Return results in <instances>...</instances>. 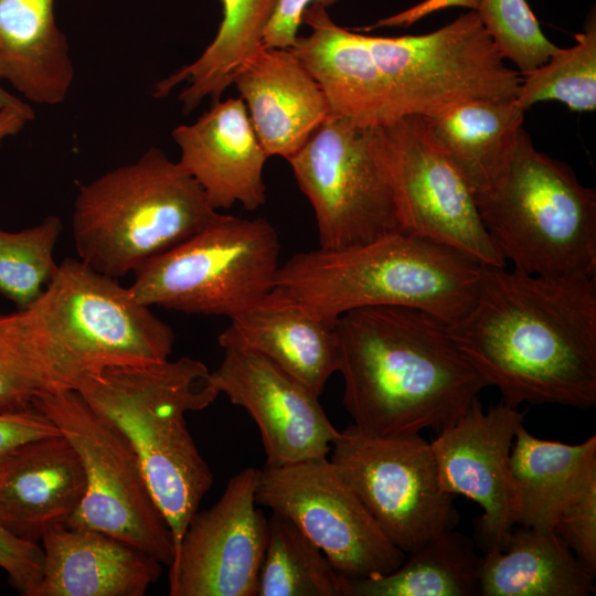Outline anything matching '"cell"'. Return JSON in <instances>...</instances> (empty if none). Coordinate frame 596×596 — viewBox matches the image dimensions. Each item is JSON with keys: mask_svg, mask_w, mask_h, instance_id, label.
Masks as SVG:
<instances>
[{"mask_svg": "<svg viewBox=\"0 0 596 596\" xmlns=\"http://www.w3.org/2000/svg\"><path fill=\"white\" fill-rule=\"evenodd\" d=\"M256 596H351L349 577L290 520L273 512Z\"/></svg>", "mask_w": 596, "mask_h": 596, "instance_id": "cell-29", "label": "cell"}, {"mask_svg": "<svg viewBox=\"0 0 596 596\" xmlns=\"http://www.w3.org/2000/svg\"><path fill=\"white\" fill-rule=\"evenodd\" d=\"M21 102H22L21 99L10 94L9 92H7L0 86V109L6 108L8 106L17 105Z\"/></svg>", "mask_w": 596, "mask_h": 596, "instance_id": "cell-40", "label": "cell"}, {"mask_svg": "<svg viewBox=\"0 0 596 596\" xmlns=\"http://www.w3.org/2000/svg\"><path fill=\"white\" fill-rule=\"evenodd\" d=\"M33 117L32 108L24 102L0 109V145L17 135Z\"/></svg>", "mask_w": 596, "mask_h": 596, "instance_id": "cell-39", "label": "cell"}, {"mask_svg": "<svg viewBox=\"0 0 596 596\" xmlns=\"http://www.w3.org/2000/svg\"><path fill=\"white\" fill-rule=\"evenodd\" d=\"M480 562L472 540L448 530L407 552L390 574L349 578L351 596H476Z\"/></svg>", "mask_w": 596, "mask_h": 596, "instance_id": "cell-28", "label": "cell"}, {"mask_svg": "<svg viewBox=\"0 0 596 596\" xmlns=\"http://www.w3.org/2000/svg\"><path fill=\"white\" fill-rule=\"evenodd\" d=\"M524 413L502 403L486 412L479 398L429 441L438 482L451 496L480 505L476 540L483 554L504 547L514 523L511 511L510 455Z\"/></svg>", "mask_w": 596, "mask_h": 596, "instance_id": "cell-16", "label": "cell"}, {"mask_svg": "<svg viewBox=\"0 0 596 596\" xmlns=\"http://www.w3.org/2000/svg\"><path fill=\"white\" fill-rule=\"evenodd\" d=\"M62 228L54 215L18 232L0 228V294L18 310L32 305L56 273L54 249Z\"/></svg>", "mask_w": 596, "mask_h": 596, "instance_id": "cell-31", "label": "cell"}, {"mask_svg": "<svg viewBox=\"0 0 596 596\" xmlns=\"http://www.w3.org/2000/svg\"><path fill=\"white\" fill-rule=\"evenodd\" d=\"M449 7H464L476 11L478 0H424L423 2L396 14L379 20L363 30L370 31L382 26H409L419 19Z\"/></svg>", "mask_w": 596, "mask_h": 596, "instance_id": "cell-38", "label": "cell"}, {"mask_svg": "<svg viewBox=\"0 0 596 596\" xmlns=\"http://www.w3.org/2000/svg\"><path fill=\"white\" fill-rule=\"evenodd\" d=\"M510 479L514 525L553 530L562 511L596 480V435L570 445L534 437L521 425Z\"/></svg>", "mask_w": 596, "mask_h": 596, "instance_id": "cell-23", "label": "cell"}, {"mask_svg": "<svg viewBox=\"0 0 596 596\" xmlns=\"http://www.w3.org/2000/svg\"><path fill=\"white\" fill-rule=\"evenodd\" d=\"M339 0H278L263 39L264 47L290 49L302 23V15L310 4L326 9Z\"/></svg>", "mask_w": 596, "mask_h": 596, "instance_id": "cell-37", "label": "cell"}, {"mask_svg": "<svg viewBox=\"0 0 596 596\" xmlns=\"http://www.w3.org/2000/svg\"><path fill=\"white\" fill-rule=\"evenodd\" d=\"M223 17L213 41L191 64L155 85L156 97L167 96L182 82L183 113L207 97L219 100L244 63L263 47V39L278 0H220Z\"/></svg>", "mask_w": 596, "mask_h": 596, "instance_id": "cell-27", "label": "cell"}, {"mask_svg": "<svg viewBox=\"0 0 596 596\" xmlns=\"http://www.w3.org/2000/svg\"><path fill=\"white\" fill-rule=\"evenodd\" d=\"M446 327L505 405H596L595 277L481 266L472 305Z\"/></svg>", "mask_w": 596, "mask_h": 596, "instance_id": "cell-2", "label": "cell"}, {"mask_svg": "<svg viewBox=\"0 0 596 596\" xmlns=\"http://www.w3.org/2000/svg\"><path fill=\"white\" fill-rule=\"evenodd\" d=\"M40 386L21 355L0 315V413L34 408Z\"/></svg>", "mask_w": 596, "mask_h": 596, "instance_id": "cell-34", "label": "cell"}, {"mask_svg": "<svg viewBox=\"0 0 596 596\" xmlns=\"http://www.w3.org/2000/svg\"><path fill=\"white\" fill-rule=\"evenodd\" d=\"M85 488L79 456L63 435L26 443L0 460V525L39 543L49 529L67 522Z\"/></svg>", "mask_w": 596, "mask_h": 596, "instance_id": "cell-20", "label": "cell"}, {"mask_svg": "<svg viewBox=\"0 0 596 596\" xmlns=\"http://www.w3.org/2000/svg\"><path fill=\"white\" fill-rule=\"evenodd\" d=\"M212 382L258 426L265 467H279L327 457L339 430L318 396L269 360L248 352L224 350Z\"/></svg>", "mask_w": 596, "mask_h": 596, "instance_id": "cell-17", "label": "cell"}, {"mask_svg": "<svg viewBox=\"0 0 596 596\" xmlns=\"http://www.w3.org/2000/svg\"><path fill=\"white\" fill-rule=\"evenodd\" d=\"M54 1L0 0V79L41 105L62 103L74 77Z\"/></svg>", "mask_w": 596, "mask_h": 596, "instance_id": "cell-24", "label": "cell"}, {"mask_svg": "<svg viewBox=\"0 0 596 596\" xmlns=\"http://www.w3.org/2000/svg\"><path fill=\"white\" fill-rule=\"evenodd\" d=\"M480 270L451 248L398 232L351 247L297 253L280 264L274 291L331 323L354 309L400 306L449 326L472 305Z\"/></svg>", "mask_w": 596, "mask_h": 596, "instance_id": "cell-6", "label": "cell"}, {"mask_svg": "<svg viewBox=\"0 0 596 596\" xmlns=\"http://www.w3.org/2000/svg\"><path fill=\"white\" fill-rule=\"evenodd\" d=\"M219 214L179 162L151 147L79 187L72 236L78 259L117 278L135 274Z\"/></svg>", "mask_w": 596, "mask_h": 596, "instance_id": "cell-7", "label": "cell"}, {"mask_svg": "<svg viewBox=\"0 0 596 596\" xmlns=\"http://www.w3.org/2000/svg\"><path fill=\"white\" fill-rule=\"evenodd\" d=\"M179 164L219 211L240 203L254 211L266 201V155L241 97L215 100L193 124L172 130Z\"/></svg>", "mask_w": 596, "mask_h": 596, "instance_id": "cell-18", "label": "cell"}, {"mask_svg": "<svg viewBox=\"0 0 596 596\" xmlns=\"http://www.w3.org/2000/svg\"><path fill=\"white\" fill-rule=\"evenodd\" d=\"M76 391L135 450L170 528L175 557L213 482L185 422L188 412L206 408L220 395L211 371L189 356L116 365L85 377Z\"/></svg>", "mask_w": 596, "mask_h": 596, "instance_id": "cell-5", "label": "cell"}, {"mask_svg": "<svg viewBox=\"0 0 596 596\" xmlns=\"http://www.w3.org/2000/svg\"><path fill=\"white\" fill-rule=\"evenodd\" d=\"M33 406L60 429L84 468L85 492L66 524L111 535L170 566L172 534L128 440L76 390L39 393Z\"/></svg>", "mask_w": 596, "mask_h": 596, "instance_id": "cell-10", "label": "cell"}, {"mask_svg": "<svg viewBox=\"0 0 596 596\" xmlns=\"http://www.w3.org/2000/svg\"><path fill=\"white\" fill-rule=\"evenodd\" d=\"M576 43L557 47L541 66L521 77L514 102L526 110L536 103L555 100L573 111L596 109V12H588Z\"/></svg>", "mask_w": 596, "mask_h": 596, "instance_id": "cell-30", "label": "cell"}, {"mask_svg": "<svg viewBox=\"0 0 596 596\" xmlns=\"http://www.w3.org/2000/svg\"><path fill=\"white\" fill-rule=\"evenodd\" d=\"M370 130L403 233L451 248L480 266L507 265L485 228L475 193L425 117L409 116Z\"/></svg>", "mask_w": 596, "mask_h": 596, "instance_id": "cell-11", "label": "cell"}, {"mask_svg": "<svg viewBox=\"0 0 596 596\" xmlns=\"http://www.w3.org/2000/svg\"><path fill=\"white\" fill-rule=\"evenodd\" d=\"M259 469L234 475L190 521L169 566L170 596H256L268 520L256 508Z\"/></svg>", "mask_w": 596, "mask_h": 596, "instance_id": "cell-15", "label": "cell"}, {"mask_svg": "<svg viewBox=\"0 0 596 596\" xmlns=\"http://www.w3.org/2000/svg\"><path fill=\"white\" fill-rule=\"evenodd\" d=\"M0 568L18 592L33 596L42 575V546L19 539L0 525Z\"/></svg>", "mask_w": 596, "mask_h": 596, "instance_id": "cell-35", "label": "cell"}, {"mask_svg": "<svg viewBox=\"0 0 596 596\" xmlns=\"http://www.w3.org/2000/svg\"><path fill=\"white\" fill-rule=\"evenodd\" d=\"M255 500L290 520L349 578L390 574L405 558L327 457L259 469Z\"/></svg>", "mask_w": 596, "mask_h": 596, "instance_id": "cell-14", "label": "cell"}, {"mask_svg": "<svg viewBox=\"0 0 596 596\" xmlns=\"http://www.w3.org/2000/svg\"><path fill=\"white\" fill-rule=\"evenodd\" d=\"M524 109L514 99L472 100L426 118L429 129L472 192L491 188L505 170Z\"/></svg>", "mask_w": 596, "mask_h": 596, "instance_id": "cell-26", "label": "cell"}, {"mask_svg": "<svg viewBox=\"0 0 596 596\" xmlns=\"http://www.w3.org/2000/svg\"><path fill=\"white\" fill-rule=\"evenodd\" d=\"M279 254L278 233L267 220L220 213L142 265L128 288L150 308L232 319L273 291Z\"/></svg>", "mask_w": 596, "mask_h": 596, "instance_id": "cell-9", "label": "cell"}, {"mask_svg": "<svg viewBox=\"0 0 596 596\" xmlns=\"http://www.w3.org/2000/svg\"><path fill=\"white\" fill-rule=\"evenodd\" d=\"M43 568L33 596H143L161 563L106 533L60 523L41 539Z\"/></svg>", "mask_w": 596, "mask_h": 596, "instance_id": "cell-21", "label": "cell"}, {"mask_svg": "<svg viewBox=\"0 0 596 596\" xmlns=\"http://www.w3.org/2000/svg\"><path fill=\"white\" fill-rule=\"evenodd\" d=\"M595 575L554 530L512 529L502 550L483 554L481 596H588Z\"/></svg>", "mask_w": 596, "mask_h": 596, "instance_id": "cell-25", "label": "cell"}, {"mask_svg": "<svg viewBox=\"0 0 596 596\" xmlns=\"http://www.w3.org/2000/svg\"><path fill=\"white\" fill-rule=\"evenodd\" d=\"M333 324L342 403L353 425L365 433L437 434L486 387L446 324L424 311L364 307L343 313Z\"/></svg>", "mask_w": 596, "mask_h": 596, "instance_id": "cell-3", "label": "cell"}, {"mask_svg": "<svg viewBox=\"0 0 596 596\" xmlns=\"http://www.w3.org/2000/svg\"><path fill=\"white\" fill-rule=\"evenodd\" d=\"M58 435L60 429L35 407L0 413V460L26 443Z\"/></svg>", "mask_w": 596, "mask_h": 596, "instance_id": "cell-36", "label": "cell"}, {"mask_svg": "<svg viewBox=\"0 0 596 596\" xmlns=\"http://www.w3.org/2000/svg\"><path fill=\"white\" fill-rule=\"evenodd\" d=\"M493 245L513 269L551 277H595L596 192L539 151L522 128L498 181L475 194Z\"/></svg>", "mask_w": 596, "mask_h": 596, "instance_id": "cell-8", "label": "cell"}, {"mask_svg": "<svg viewBox=\"0 0 596 596\" xmlns=\"http://www.w3.org/2000/svg\"><path fill=\"white\" fill-rule=\"evenodd\" d=\"M330 451V461L403 552L457 528L454 496L441 489L430 444L421 434L382 436L350 424Z\"/></svg>", "mask_w": 596, "mask_h": 596, "instance_id": "cell-12", "label": "cell"}, {"mask_svg": "<svg viewBox=\"0 0 596 596\" xmlns=\"http://www.w3.org/2000/svg\"><path fill=\"white\" fill-rule=\"evenodd\" d=\"M41 393L76 390L105 368L168 360L174 333L128 287L65 258L41 296L4 315Z\"/></svg>", "mask_w": 596, "mask_h": 596, "instance_id": "cell-4", "label": "cell"}, {"mask_svg": "<svg viewBox=\"0 0 596 596\" xmlns=\"http://www.w3.org/2000/svg\"><path fill=\"white\" fill-rule=\"evenodd\" d=\"M287 161L312 206L320 247H351L402 232L370 128L330 115Z\"/></svg>", "mask_w": 596, "mask_h": 596, "instance_id": "cell-13", "label": "cell"}, {"mask_svg": "<svg viewBox=\"0 0 596 596\" xmlns=\"http://www.w3.org/2000/svg\"><path fill=\"white\" fill-rule=\"evenodd\" d=\"M310 33L289 49L320 84L331 115L374 128L435 117L482 99H514L521 74L505 66L476 11L421 35L373 36L338 25L319 4Z\"/></svg>", "mask_w": 596, "mask_h": 596, "instance_id": "cell-1", "label": "cell"}, {"mask_svg": "<svg viewBox=\"0 0 596 596\" xmlns=\"http://www.w3.org/2000/svg\"><path fill=\"white\" fill-rule=\"evenodd\" d=\"M217 342L224 350L269 360L318 397L339 370L334 324L309 315L274 289L230 319Z\"/></svg>", "mask_w": 596, "mask_h": 596, "instance_id": "cell-22", "label": "cell"}, {"mask_svg": "<svg viewBox=\"0 0 596 596\" xmlns=\"http://www.w3.org/2000/svg\"><path fill=\"white\" fill-rule=\"evenodd\" d=\"M499 54L524 75L557 50L542 32L526 0H478L476 10Z\"/></svg>", "mask_w": 596, "mask_h": 596, "instance_id": "cell-32", "label": "cell"}, {"mask_svg": "<svg viewBox=\"0 0 596 596\" xmlns=\"http://www.w3.org/2000/svg\"><path fill=\"white\" fill-rule=\"evenodd\" d=\"M232 84L268 157L290 158L331 115L320 84L289 49L263 46Z\"/></svg>", "mask_w": 596, "mask_h": 596, "instance_id": "cell-19", "label": "cell"}, {"mask_svg": "<svg viewBox=\"0 0 596 596\" xmlns=\"http://www.w3.org/2000/svg\"><path fill=\"white\" fill-rule=\"evenodd\" d=\"M553 530L596 575V480L562 511Z\"/></svg>", "mask_w": 596, "mask_h": 596, "instance_id": "cell-33", "label": "cell"}]
</instances>
